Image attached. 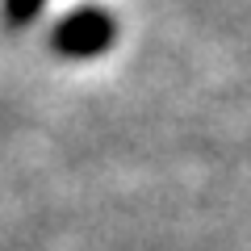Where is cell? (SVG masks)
<instances>
[{"label":"cell","instance_id":"1","mask_svg":"<svg viewBox=\"0 0 251 251\" xmlns=\"http://www.w3.org/2000/svg\"><path fill=\"white\" fill-rule=\"evenodd\" d=\"M46 42H50V50L59 59H75V63L97 59V54H105L117 42V21L100 4H84V9H72L67 17L54 21Z\"/></svg>","mask_w":251,"mask_h":251},{"label":"cell","instance_id":"2","mask_svg":"<svg viewBox=\"0 0 251 251\" xmlns=\"http://www.w3.org/2000/svg\"><path fill=\"white\" fill-rule=\"evenodd\" d=\"M46 0H4L0 4V13H4V25L9 29H25L38 21V13H42Z\"/></svg>","mask_w":251,"mask_h":251}]
</instances>
